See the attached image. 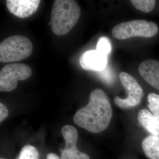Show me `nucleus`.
<instances>
[{
	"mask_svg": "<svg viewBox=\"0 0 159 159\" xmlns=\"http://www.w3.org/2000/svg\"><path fill=\"white\" fill-rule=\"evenodd\" d=\"M112 115L108 96L102 89H97L91 91L88 104L74 114L73 120L80 127L96 134L108 127Z\"/></svg>",
	"mask_w": 159,
	"mask_h": 159,
	"instance_id": "f257e3e1",
	"label": "nucleus"
},
{
	"mask_svg": "<svg viewBox=\"0 0 159 159\" xmlns=\"http://www.w3.org/2000/svg\"><path fill=\"white\" fill-rule=\"evenodd\" d=\"M81 14L78 3L74 0H56L52 7L51 30L57 35H64L77 24Z\"/></svg>",
	"mask_w": 159,
	"mask_h": 159,
	"instance_id": "f03ea898",
	"label": "nucleus"
},
{
	"mask_svg": "<svg viewBox=\"0 0 159 159\" xmlns=\"http://www.w3.org/2000/svg\"><path fill=\"white\" fill-rule=\"evenodd\" d=\"M33 49L31 40L21 35L7 38L0 44V61L11 63L25 59Z\"/></svg>",
	"mask_w": 159,
	"mask_h": 159,
	"instance_id": "7ed1b4c3",
	"label": "nucleus"
},
{
	"mask_svg": "<svg viewBox=\"0 0 159 159\" xmlns=\"http://www.w3.org/2000/svg\"><path fill=\"white\" fill-rule=\"evenodd\" d=\"M159 32L157 24L143 20H131L120 23L114 27L111 33L118 40H126L133 37L151 38Z\"/></svg>",
	"mask_w": 159,
	"mask_h": 159,
	"instance_id": "20e7f679",
	"label": "nucleus"
},
{
	"mask_svg": "<svg viewBox=\"0 0 159 159\" xmlns=\"http://www.w3.org/2000/svg\"><path fill=\"white\" fill-rule=\"evenodd\" d=\"M31 74V68L27 64L17 63L7 65L0 71V91L14 90L18 81L27 80Z\"/></svg>",
	"mask_w": 159,
	"mask_h": 159,
	"instance_id": "39448f33",
	"label": "nucleus"
},
{
	"mask_svg": "<svg viewBox=\"0 0 159 159\" xmlns=\"http://www.w3.org/2000/svg\"><path fill=\"white\" fill-rule=\"evenodd\" d=\"M119 79L122 86L125 89L127 96L125 98H121L119 97H115L114 101L120 108H132L138 106L142 101L143 91L133 76L125 72H121L119 74Z\"/></svg>",
	"mask_w": 159,
	"mask_h": 159,
	"instance_id": "423d86ee",
	"label": "nucleus"
},
{
	"mask_svg": "<svg viewBox=\"0 0 159 159\" xmlns=\"http://www.w3.org/2000/svg\"><path fill=\"white\" fill-rule=\"evenodd\" d=\"M61 133L66 146L63 149H60L61 159H90L88 154L80 152L77 148L78 132L74 127L64 125Z\"/></svg>",
	"mask_w": 159,
	"mask_h": 159,
	"instance_id": "0eeeda50",
	"label": "nucleus"
},
{
	"mask_svg": "<svg viewBox=\"0 0 159 159\" xmlns=\"http://www.w3.org/2000/svg\"><path fill=\"white\" fill-rule=\"evenodd\" d=\"M40 0H7V9L15 16L25 18L32 16L37 10Z\"/></svg>",
	"mask_w": 159,
	"mask_h": 159,
	"instance_id": "6e6552de",
	"label": "nucleus"
},
{
	"mask_svg": "<svg viewBox=\"0 0 159 159\" xmlns=\"http://www.w3.org/2000/svg\"><path fill=\"white\" fill-rule=\"evenodd\" d=\"M80 63L81 67L86 70L101 71L107 67V56L97 50H89L82 54Z\"/></svg>",
	"mask_w": 159,
	"mask_h": 159,
	"instance_id": "1a4fd4ad",
	"label": "nucleus"
},
{
	"mask_svg": "<svg viewBox=\"0 0 159 159\" xmlns=\"http://www.w3.org/2000/svg\"><path fill=\"white\" fill-rule=\"evenodd\" d=\"M139 74L148 84L159 90V61L154 59L144 60L139 65Z\"/></svg>",
	"mask_w": 159,
	"mask_h": 159,
	"instance_id": "9d476101",
	"label": "nucleus"
},
{
	"mask_svg": "<svg viewBox=\"0 0 159 159\" xmlns=\"http://www.w3.org/2000/svg\"><path fill=\"white\" fill-rule=\"evenodd\" d=\"M138 120L143 127L154 136H159V113L153 114L147 109L138 113Z\"/></svg>",
	"mask_w": 159,
	"mask_h": 159,
	"instance_id": "9b49d317",
	"label": "nucleus"
},
{
	"mask_svg": "<svg viewBox=\"0 0 159 159\" xmlns=\"http://www.w3.org/2000/svg\"><path fill=\"white\" fill-rule=\"evenodd\" d=\"M142 146L148 159H159V136H148L143 140Z\"/></svg>",
	"mask_w": 159,
	"mask_h": 159,
	"instance_id": "f8f14e48",
	"label": "nucleus"
},
{
	"mask_svg": "<svg viewBox=\"0 0 159 159\" xmlns=\"http://www.w3.org/2000/svg\"><path fill=\"white\" fill-rule=\"evenodd\" d=\"M130 2L137 10L144 12L152 11L156 6L154 0H131Z\"/></svg>",
	"mask_w": 159,
	"mask_h": 159,
	"instance_id": "ddd939ff",
	"label": "nucleus"
},
{
	"mask_svg": "<svg viewBox=\"0 0 159 159\" xmlns=\"http://www.w3.org/2000/svg\"><path fill=\"white\" fill-rule=\"evenodd\" d=\"M39 153L36 148L27 145L21 149L17 159H39Z\"/></svg>",
	"mask_w": 159,
	"mask_h": 159,
	"instance_id": "4468645a",
	"label": "nucleus"
},
{
	"mask_svg": "<svg viewBox=\"0 0 159 159\" xmlns=\"http://www.w3.org/2000/svg\"><path fill=\"white\" fill-rule=\"evenodd\" d=\"M96 50L106 56H108L111 51V44L108 38L100 37L97 43Z\"/></svg>",
	"mask_w": 159,
	"mask_h": 159,
	"instance_id": "2eb2a0df",
	"label": "nucleus"
},
{
	"mask_svg": "<svg viewBox=\"0 0 159 159\" xmlns=\"http://www.w3.org/2000/svg\"><path fill=\"white\" fill-rule=\"evenodd\" d=\"M148 107L153 114L159 113V95L151 93L148 96Z\"/></svg>",
	"mask_w": 159,
	"mask_h": 159,
	"instance_id": "dca6fc26",
	"label": "nucleus"
},
{
	"mask_svg": "<svg viewBox=\"0 0 159 159\" xmlns=\"http://www.w3.org/2000/svg\"><path fill=\"white\" fill-rule=\"evenodd\" d=\"M98 75L101 79L107 83H111L113 81V75L109 67H106L101 71H98Z\"/></svg>",
	"mask_w": 159,
	"mask_h": 159,
	"instance_id": "f3484780",
	"label": "nucleus"
},
{
	"mask_svg": "<svg viewBox=\"0 0 159 159\" xmlns=\"http://www.w3.org/2000/svg\"><path fill=\"white\" fill-rule=\"evenodd\" d=\"M8 115V110L6 106L2 102L0 103V122L2 123Z\"/></svg>",
	"mask_w": 159,
	"mask_h": 159,
	"instance_id": "a211bd4d",
	"label": "nucleus"
},
{
	"mask_svg": "<svg viewBox=\"0 0 159 159\" xmlns=\"http://www.w3.org/2000/svg\"><path fill=\"white\" fill-rule=\"evenodd\" d=\"M46 159H61L57 154L54 153H48L47 154Z\"/></svg>",
	"mask_w": 159,
	"mask_h": 159,
	"instance_id": "6ab92c4d",
	"label": "nucleus"
},
{
	"mask_svg": "<svg viewBox=\"0 0 159 159\" xmlns=\"http://www.w3.org/2000/svg\"><path fill=\"white\" fill-rule=\"evenodd\" d=\"M4 159V158H1V159Z\"/></svg>",
	"mask_w": 159,
	"mask_h": 159,
	"instance_id": "aec40b11",
	"label": "nucleus"
}]
</instances>
